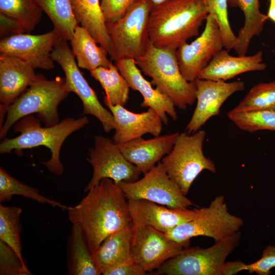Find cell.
I'll return each instance as SVG.
<instances>
[{
  "label": "cell",
  "instance_id": "1",
  "mask_svg": "<svg viewBox=\"0 0 275 275\" xmlns=\"http://www.w3.org/2000/svg\"><path fill=\"white\" fill-rule=\"evenodd\" d=\"M74 206L68 207V218L82 231L91 253L112 233L132 223L128 201L113 180L104 178L89 190Z\"/></svg>",
  "mask_w": 275,
  "mask_h": 275
},
{
  "label": "cell",
  "instance_id": "2",
  "mask_svg": "<svg viewBox=\"0 0 275 275\" xmlns=\"http://www.w3.org/2000/svg\"><path fill=\"white\" fill-rule=\"evenodd\" d=\"M208 15L206 0H166L153 4L148 18L149 41L156 47L176 50L199 35Z\"/></svg>",
  "mask_w": 275,
  "mask_h": 275
},
{
  "label": "cell",
  "instance_id": "3",
  "mask_svg": "<svg viewBox=\"0 0 275 275\" xmlns=\"http://www.w3.org/2000/svg\"><path fill=\"white\" fill-rule=\"evenodd\" d=\"M88 123L86 116L78 119L67 118L53 126L43 127L39 119L32 115L26 116L14 125V131L20 133L18 136L3 140L0 153L7 154L13 150L19 152L25 149L45 146L50 150L51 157L43 163L51 173L62 175L64 167L60 159V151L64 141Z\"/></svg>",
  "mask_w": 275,
  "mask_h": 275
},
{
  "label": "cell",
  "instance_id": "4",
  "mask_svg": "<svg viewBox=\"0 0 275 275\" xmlns=\"http://www.w3.org/2000/svg\"><path fill=\"white\" fill-rule=\"evenodd\" d=\"M70 93L65 78L57 77L47 79L43 75L37 77L29 88L13 103L7 106V117L0 128V138H4L11 127L21 118L37 114L45 126L59 122L58 107Z\"/></svg>",
  "mask_w": 275,
  "mask_h": 275
},
{
  "label": "cell",
  "instance_id": "5",
  "mask_svg": "<svg viewBox=\"0 0 275 275\" xmlns=\"http://www.w3.org/2000/svg\"><path fill=\"white\" fill-rule=\"evenodd\" d=\"M135 61L144 74L151 78V84L175 107L185 110L196 101L195 82L183 77L176 50L159 48L149 41L144 53Z\"/></svg>",
  "mask_w": 275,
  "mask_h": 275
},
{
  "label": "cell",
  "instance_id": "6",
  "mask_svg": "<svg viewBox=\"0 0 275 275\" xmlns=\"http://www.w3.org/2000/svg\"><path fill=\"white\" fill-rule=\"evenodd\" d=\"M205 136L204 130L190 134L186 132L179 133L171 151L161 159L168 175L185 196L202 171L216 172L215 164L203 153Z\"/></svg>",
  "mask_w": 275,
  "mask_h": 275
},
{
  "label": "cell",
  "instance_id": "7",
  "mask_svg": "<svg viewBox=\"0 0 275 275\" xmlns=\"http://www.w3.org/2000/svg\"><path fill=\"white\" fill-rule=\"evenodd\" d=\"M196 210L193 219L177 226L166 235L180 243H190L191 238L201 236L216 241L229 238L239 231L244 224L241 218L229 212L223 195L216 196L209 206Z\"/></svg>",
  "mask_w": 275,
  "mask_h": 275
},
{
  "label": "cell",
  "instance_id": "8",
  "mask_svg": "<svg viewBox=\"0 0 275 275\" xmlns=\"http://www.w3.org/2000/svg\"><path fill=\"white\" fill-rule=\"evenodd\" d=\"M240 238L241 233L238 231L206 249L186 248L164 262L154 272L167 275H222L226 260L238 246Z\"/></svg>",
  "mask_w": 275,
  "mask_h": 275
},
{
  "label": "cell",
  "instance_id": "9",
  "mask_svg": "<svg viewBox=\"0 0 275 275\" xmlns=\"http://www.w3.org/2000/svg\"><path fill=\"white\" fill-rule=\"evenodd\" d=\"M152 5L149 0L136 1L121 18L106 22L112 60H135L144 53L149 41L148 23Z\"/></svg>",
  "mask_w": 275,
  "mask_h": 275
},
{
  "label": "cell",
  "instance_id": "10",
  "mask_svg": "<svg viewBox=\"0 0 275 275\" xmlns=\"http://www.w3.org/2000/svg\"><path fill=\"white\" fill-rule=\"evenodd\" d=\"M67 41L62 38L59 39L51 52V58L63 69L70 92L76 94L81 100L83 105L82 115L95 117L101 123L104 131L108 133L115 127L112 114L102 106L83 76Z\"/></svg>",
  "mask_w": 275,
  "mask_h": 275
},
{
  "label": "cell",
  "instance_id": "11",
  "mask_svg": "<svg viewBox=\"0 0 275 275\" xmlns=\"http://www.w3.org/2000/svg\"><path fill=\"white\" fill-rule=\"evenodd\" d=\"M118 185L127 200L144 199L174 209H186L194 205L169 177L160 161L141 179L122 181Z\"/></svg>",
  "mask_w": 275,
  "mask_h": 275
},
{
  "label": "cell",
  "instance_id": "12",
  "mask_svg": "<svg viewBox=\"0 0 275 275\" xmlns=\"http://www.w3.org/2000/svg\"><path fill=\"white\" fill-rule=\"evenodd\" d=\"M94 139V146L89 149L87 157L93 168V175L85 192L104 178L111 179L117 184L139 179L141 172L125 157L113 139L102 135H96Z\"/></svg>",
  "mask_w": 275,
  "mask_h": 275
},
{
  "label": "cell",
  "instance_id": "13",
  "mask_svg": "<svg viewBox=\"0 0 275 275\" xmlns=\"http://www.w3.org/2000/svg\"><path fill=\"white\" fill-rule=\"evenodd\" d=\"M189 243L175 241L151 227L133 224L132 259L147 272L157 269Z\"/></svg>",
  "mask_w": 275,
  "mask_h": 275
},
{
  "label": "cell",
  "instance_id": "14",
  "mask_svg": "<svg viewBox=\"0 0 275 275\" xmlns=\"http://www.w3.org/2000/svg\"><path fill=\"white\" fill-rule=\"evenodd\" d=\"M222 34L215 19L208 15L202 34L190 43H184L176 50L180 71L188 81H194L213 57L223 49Z\"/></svg>",
  "mask_w": 275,
  "mask_h": 275
},
{
  "label": "cell",
  "instance_id": "15",
  "mask_svg": "<svg viewBox=\"0 0 275 275\" xmlns=\"http://www.w3.org/2000/svg\"><path fill=\"white\" fill-rule=\"evenodd\" d=\"M60 38L54 29L39 35L23 33L7 37L0 41V52L18 58L34 69L49 70L54 67L51 53Z\"/></svg>",
  "mask_w": 275,
  "mask_h": 275
},
{
  "label": "cell",
  "instance_id": "16",
  "mask_svg": "<svg viewBox=\"0 0 275 275\" xmlns=\"http://www.w3.org/2000/svg\"><path fill=\"white\" fill-rule=\"evenodd\" d=\"M194 82L197 104L185 128V132L190 134L198 131L210 118L219 115L221 106L230 96L245 89L244 82L240 80L227 82L197 78Z\"/></svg>",
  "mask_w": 275,
  "mask_h": 275
},
{
  "label": "cell",
  "instance_id": "17",
  "mask_svg": "<svg viewBox=\"0 0 275 275\" xmlns=\"http://www.w3.org/2000/svg\"><path fill=\"white\" fill-rule=\"evenodd\" d=\"M112 114L115 122V133L113 140L117 144L141 138L150 133L154 136L159 135L163 123L159 115L152 108L146 112L135 113L124 106L113 105L104 101Z\"/></svg>",
  "mask_w": 275,
  "mask_h": 275
},
{
  "label": "cell",
  "instance_id": "18",
  "mask_svg": "<svg viewBox=\"0 0 275 275\" xmlns=\"http://www.w3.org/2000/svg\"><path fill=\"white\" fill-rule=\"evenodd\" d=\"M132 222L167 233L180 224L193 219L196 208L174 209L144 199L127 200Z\"/></svg>",
  "mask_w": 275,
  "mask_h": 275
},
{
  "label": "cell",
  "instance_id": "19",
  "mask_svg": "<svg viewBox=\"0 0 275 275\" xmlns=\"http://www.w3.org/2000/svg\"><path fill=\"white\" fill-rule=\"evenodd\" d=\"M115 65L127 80L130 88L139 92L143 98L142 107L154 109L160 117L163 124H168L169 116L173 120L178 119L175 106L172 100L143 76L141 70L134 59H123L116 61Z\"/></svg>",
  "mask_w": 275,
  "mask_h": 275
},
{
  "label": "cell",
  "instance_id": "20",
  "mask_svg": "<svg viewBox=\"0 0 275 275\" xmlns=\"http://www.w3.org/2000/svg\"><path fill=\"white\" fill-rule=\"evenodd\" d=\"M179 134L175 132L148 140L141 138L117 145L125 157L145 174L171 151Z\"/></svg>",
  "mask_w": 275,
  "mask_h": 275
},
{
  "label": "cell",
  "instance_id": "21",
  "mask_svg": "<svg viewBox=\"0 0 275 275\" xmlns=\"http://www.w3.org/2000/svg\"><path fill=\"white\" fill-rule=\"evenodd\" d=\"M35 69L15 57L0 54V101L9 106L31 86L37 77Z\"/></svg>",
  "mask_w": 275,
  "mask_h": 275
},
{
  "label": "cell",
  "instance_id": "22",
  "mask_svg": "<svg viewBox=\"0 0 275 275\" xmlns=\"http://www.w3.org/2000/svg\"><path fill=\"white\" fill-rule=\"evenodd\" d=\"M266 67L261 51L252 56H233L229 50L222 49L199 72L197 78L226 81L243 73L263 70Z\"/></svg>",
  "mask_w": 275,
  "mask_h": 275
},
{
  "label": "cell",
  "instance_id": "23",
  "mask_svg": "<svg viewBox=\"0 0 275 275\" xmlns=\"http://www.w3.org/2000/svg\"><path fill=\"white\" fill-rule=\"evenodd\" d=\"M133 224L108 236L92 253L100 274L107 269L133 261Z\"/></svg>",
  "mask_w": 275,
  "mask_h": 275
},
{
  "label": "cell",
  "instance_id": "24",
  "mask_svg": "<svg viewBox=\"0 0 275 275\" xmlns=\"http://www.w3.org/2000/svg\"><path fill=\"white\" fill-rule=\"evenodd\" d=\"M70 2L77 23L86 29L111 56L112 44L101 11L100 0H70Z\"/></svg>",
  "mask_w": 275,
  "mask_h": 275
},
{
  "label": "cell",
  "instance_id": "25",
  "mask_svg": "<svg viewBox=\"0 0 275 275\" xmlns=\"http://www.w3.org/2000/svg\"><path fill=\"white\" fill-rule=\"evenodd\" d=\"M71 49L79 68L90 72L99 67H109L113 63L107 57V50L97 43L90 33L78 25L70 41Z\"/></svg>",
  "mask_w": 275,
  "mask_h": 275
},
{
  "label": "cell",
  "instance_id": "26",
  "mask_svg": "<svg viewBox=\"0 0 275 275\" xmlns=\"http://www.w3.org/2000/svg\"><path fill=\"white\" fill-rule=\"evenodd\" d=\"M228 3L244 14V24L238 32L233 49L238 55H245L252 39L262 32L267 15L260 12L259 0H228Z\"/></svg>",
  "mask_w": 275,
  "mask_h": 275
},
{
  "label": "cell",
  "instance_id": "27",
  "mask_svg": "<svg viewBox=\"0 0 275 275\" xmlns=\"http://www.w3.org/2000/svg\"><path fill=\"white\" fill-rule=\"evenodd\" d=\"M69 250L68 272L70 274H100L82 231L77 225H72Z\"/></svg>",
  "mask_w": 275,
  "mask_h": 275
},
{
  "label": "cell",
  "instance_id": "28",
  "mask_svg": "<svg viewBox=\"0 0 275 275\" xmlns=\"http://www.w3.org/2000/svg\"><path fill=\"white\" fill-rule=\"evenodd\" d=\"M91 76L97 80L105 92L103 100L113 105L124 106L129 98V85L115 65L109 67H99L90 72Z\"/></svg>",
  "mask_w": 275,
  "mask_h": 275
},
{
  "label": "cell",
  "instance_id": "29",
  "mask_svg": "<svg viewBox=\"0 0 275 275\" xmlns=\"http://www.w3.org/2000/svg\"><path fill=\"white\" fill-rule=\"evenodd\" d=\"M49 17L60 37L70 41L78 25L70 0H35Z\"/></svg>",
  "mask_w": 275,
  "mask_h": 275
},
{
  "label": "cell",
  "instance_id": "30",
  "mask_svg": "<svg viewBox=\"0 0 275 275\" xmlns=\"http://www.w3.org/2000/svg\"><path fill=\"white\" fill-rule=\"evenodd\" d=\"M42 12L35 0H0V13L18 22L26 33L40 22Z\"/></svg>",
  "mask_w": 275,
  "mask_h": 275
},
{
  "label": "cell",
  "instance_id": "31",
  "mask_svg": "<svg viewBox=\"0 0 275 275\" xmlns=\"http://www.w3.org/2000/svg\"><path fill=\"white\" fill-rule=\"evenodd\" d=\"M22 210L16 206L0 205V240L10 246L26 266L22 255L20 215Z\"/></svg>",
  "mask_w": 275,
  "mask_h": 275
},
{
  "label": "cell",
  "instance_id": "32",
  "mask_svg": "<svg viewBox=\"0 0 275 275\" xmlns=\"http://www.w3.org/2000/svg\"><path fill=\"white\" fill-rule=\"evenodd\" d=\"M13 195H20L41 204H49L53 207H58L65 210L68 207L41 195L37 189L20 182L1 168L0 201L3 202L9 200Z\"/></svg>",
  "mask_w": 275,
  "mask_h": 275
},
{
  "label": "cell",
  "instance_id": "33",
  "mask_svg": "<svg viewBox=\"0 0 275 275\" xmlns=\"http://www.w3.org/2000/svg\"><path fill=\"white\" fill-rule=\"evenodd\" d=\"M275 111V80L254 86L242 100L231 111Z\"/></svg>",
  "mask_w": 275,
  "mask_h": 275
},
{
  "label": "cell",
  "instance_id": "34",
  "mask_svg": "<svg viewBox=\"0 0 275 275\" xmlns=\"http://www.w3.org/2000/svg\"><path fill=\"white\" fill-rule=\"evenodd\" d=\"M228 117L239 129L250 132L275 131V111L257 110L243 112L230 111Z\"/></svg>",
  "mask_w": 275,
  "mask_h": 275
},
{
  "label": "cell",
  "instance_id": "35",
  "mask_svg": "<svg viewBox=\"0 0 275 275\" xmlns=\"http://www.w3.org/2000/svg\"><path fill=\"white\" fill-rule=\"evenodd\" d=\"M208 15L216 21L223 38L224 48L233 49L237 36L233 33L229 23L228 0H206Z\"/></svg>",
  "mask_w": 275,
  "mask_h": 275
},
{
  "label": "cell",
  "instance_id": "36",
  "mask_svg": "<svg viewBox=\"0 0 275 275\" xmlns=\"http://www.w3.org/2000/svg\"><path fill=\"white\" fill-rule=\"evenodd\" d=\"M0 274L28 275L31 273L15 252L0 240Z\"/></svg>",
  "mask_w": 275,
  "mask_h": 275
},
{
  "label": "cell",
  "instance_id": "37",
  "mask_svg": "<svg viewBox=\"0 0 275 275\" xmlns=\"http://www.w3.org/2000/svg\"><path fill=\"white\" fill-rule=\"evenodd\" d=\"M136 0H100V7L106 22L121 18Z\"/></svg>",
  "mask_w": 275,
  "mask_h": 275
},
{
  "label": "cell",
  "instance_id": "38",
  "mask_svg": "<svg viewBox=\"0 0 275 275\" xmlns=\"http://www.w3.org/2000/svg\"><path fill=\"white\" fill-rule=\"evenodd\" d=\"M275 267V245L267 246L263 251L261 258L256 262L246 264L243 270L258 275H269L271 269Z\"/></svg>",
  "mask_w": 275,
  "mask_h": 275
},
{
  "label": "cell",
  "instance_id": "39",
  "mask_svg": "<svg viewBox=\"0 0 275 275\" xmlns=\"http://www.w3.org/2000/svg\"><path fill=\"white\" fill-rule=\"evenodd\" d=\"M147 271L138 263L134 261L128 262L111 267L104 270L103 275H144Z\"/></svg>",
  "mask_w": 275,
  "mask_h": 275
},
{
  "label": "cell",
  "instance_id": "40",
  "mask_svg": "<svg viewBox=\"0 0 275 275\" xmlns=\"http://www.w3.org/2000/svg\"><path fill=\"white\" fill-rule=\"evenodd\" d=\"M0 34L3 38L26 33L21 24L15 19L0 13Z\"/></svg>",
  "mask_w": 275,
  "mask_h": 275
},
{
  "label": "cell",
  "instance_id": "41",
  "mask_svg": "<svg viewBox=\"0 0 275 275\" xmlns=\"http://www.w3.org/2000/svg\"><path fill=\"white\" fill-rule=\"evenodd\" d=\"M245 264L241 261L225 262L222 269V275L236 274L243 271V268Z\"/></svg>",
  "mask_w": 275,
  "mask_h": 275
},
{
  "label": "cell",
  "instance_id": "42",
  "mask_svg": "<svg viewBox=\"0 0 275 275\" xmlns=\"http://www.w3.org/2000/svg\"><path fill=\"white\" fill-rule=\"evenodd\" d=\"M269 8L266 15L267 18L275 23V0H269Z\"/></svg>",
  "mask_w": 275,
  "mask_h": 275
},
{
  "label": "cell",
  "instance_id": "43",
  "mask_svg": "<svg viewBox=\"0 0 275 275\" xmlns=\"http://www.w3.org/2000/svg\"><path fill=\"white\" fill-rule=\"evenodd\" d=\"M139 1V0H136ZM153 5L159 4L166 0H149Z\"/></svg>",
  "mask_w": 275,
  "mask_h": 275
}]
</instances>
